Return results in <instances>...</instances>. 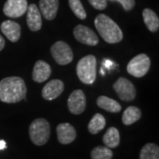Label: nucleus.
I'll return each instance as SVG.
<instances>
[{"label":"nucleus","mask_w":159,"mask_h":159,"mask_svg":"<svg viewBox=\"0 0 159 159\" xmlns=\"http://www.w3.org/2000/svg\"><path fill=\"white\" fill-rule=\"evenodd\" d=\"M27 87L20 77L11 76L0 81V100L7 103H15L26 97Z\"/></svg>","instance_id":"obj_1"},{"label":"nucleus","mask_w":159,"mask_h":159,"mask_svg":"<svg viewBox=\"0 0 159 159\" xmlns=\"http://www.w3.org/2000/svg\"><path fill=\"white\" fill-rule=\"evenodd\" d=\"M95 26L102 39L108 43H117L123 39V33L119 25L105 14L97 15Z\"/></svg>","instance_id":"obj_2"},{"label":"nucleus","mask_w":159,"mask_h":159,"mask_svg":"<svg viewBox=\"0 0 159 159\" xmlns=\"http://www.w3.org/2000/svg\"><path fill=\"white\" fill-rule=\"evenodd\" d=\"M77 75L85 84H93L97 78V58L93 55L82 57L77 64Z\"/></svg>","instance_id":"obj_3"},{"label":"nucleus","mask_w":159,"mask_h":159,"mask_svg":"<svg viewBox=\"0 0 159 159\" xmlns=\"http://www.w3.org/2000/svg\"><path fill=\"white\" fill-rule=\"evenodd\" d=\"M51 127L49 122L44 119H36L29 126V136L34 144L44 145L50 139Z\"/></svg>","instance_id":"obj_4"},{"label":"nucleus","mask_w":159,"mask_h":159,"mask_svg":"<svg viewBox=\"0 0 159 159\" xmlns=\"http://www.w3.org/2000/svg\"><path fill=\"white\" fill-rule=\"evenodd\" d=\"M150 67V59L146 54H139L134 57H133L130 60V62L128 63L126 70L128 72V74L137 77V78H141L143 77L145 74L149 70Z\"/></svg>","instance_id":"obj_5"},{"label":"nucleus","mask_w":159,"mask_h":159,"mask_svg":"<svg viewBox=\"0 0 159 159\" xmlns=\"http://www.w3.org/2000/svg\"><path fill=\"white\" fill-rule=\"evenodd\" d=\"M51 55L58 65L65 66L72 62L74 54L71 47L63 41H58L51 46Z\"/></svg>","instance_id":"obj_6"},{"label":"nucleus","mask_w":159,"mask_h":159,"mask_svg":"<svg viewBox=\"0 0 159 159\" xmlns=\"http://www.w3.org/2000/svg\"><path fill=\"white\" fill-rule=\"evenodd\" d=\"M114 90L123 101H132L135 98L136 90L130 80L124 77L119 78L113 85Z\"/></svg>","instance_id":"obj_7"},{"label":"nucleus","mask_w":159,"mask_h":159,"mask_svg":"<svg viewBox=\"0 0 159 159\" xmlns=\"http://www.w3.org/2000/svg\"><path fill=\"white\" fill-rule=\"evenodd\" d=\"M74 34L75 39L86 45L95 46L98 43L97 34L92 29L83 25L76 26L74 28Z\"/></svg>","instance_id":"obj_8"},{"label":"nucleus","mask_w":159,"mask_h":159,"mask_svg":"<svg viewBox=\"0 0 159 159\" xmlns=\"http://www.w3.org/2000/svg\"><path fill=\"white\" fill-rule=\"evenodd\" d=\"M28 6L27 0H7L3 11L7 17L19 18L27 11Z\"/></svg>","instance_id":"obj_9"},{"label":"nucleus","mask_w":159,"mask_h":159,"mask_svg":"<svg viewBox=\"0 0 159 159\" xmlns=\"http://www.w3.org/2000/svg\"><path fill=\"white\" fill-rule=\"evenodd\" d=\"M69 111L73 114H81L86 108V97L83 91L80 89L74 90L68 98L67 102Z\"/></svg>","instance_id":"obj_10"},{"label":"nucleus","mask_w":159,"mask_h":159,"mask_svg":"<svg viewBox=\"0 0 159 159\" xmlns=\"http://www.w3.org/2000/svg\"><path fill=\"white\" fill-rule=\"evenodd\" d=\"M64 90V83L60 80H52L46 84L43 90L42 96L46 100H54L62 94Z\"/></svg>","instance_id":"obj_11"},{"label":"nucleus","mask_w":159,"mask_h":159,"mask_svg":"<svg viewBox=\"0 0 159 159\" xmlns=\"http://www.w3.org/2000/svg\"><path fill=\"white\" fill-rule=\"evenodd\" d=\"M57 140L61 144H69L76 139V130L69 123H61L57 126Z\"/></svg>","instance_id":"obj_12"},{"label":"nucleus","mask_w":159,"mask_h":159,"mask_svg":"<svg viewBox=\"0 0 159 159\" xmlns=\"http://www.w3.org/2000/svg\"><path fill=\"white\" fill-rule=\"evenodd\" d=\"M27 23L31 31L36 32L42 28V16L36 5L31 4L27 9Z\"/></svg>","instance_id":"obj_13"},{"label":"nucleus","mask_w":159,"mask_h":159,"mask_svg":"<svg viewBox=\"0 0 159 159\" xmlns=\"http://www.w3.org/2000/svg\"><path fill=\"white\" fill-rule=\"evenodd\" d=\"M1 31L7 37V39L12 43H16L19 41L21 34L20 26L15 21L6 20L1 24Z\"/></svg>","instance_id":"obj_14"},{"label":"nucleus","mask_w":159,"mask_h":159,"mask_svg":"<svg viewBox=\"0 0 159 159\" xmlns=\"http://www.w3.org/2000/svg\"><path fill=\"white\" fill-rule=\"evenodd\" d=\"M51 74V68L50 65L43 60H38L34 64L32 78L34 81L42 83L50 78Z\"/></svg>","instance_id":"obj_15"},{"label":"nucleus","mask_w":159,"mask_h":159,"mask_svg":"<svg viewBox=\"0 0 159 159\" xmlns=\"http://www.w3.org/2000/svg\"><path fill=\"white\" fill-rule=\"evenodd\" d=\"M40 12L48 20H52L57 15L58 0H40Z\"/></svg>","instance_id":"obj_16"},{"label":"nucleus","mask_w":159,"mask_h":159,"mask_svg":"<svg viewBox=\"0 0 159 159\" xmlns=\"http://www.w3.org/2000/svg\"><path fill=\"white\" fill-rule=\"evenodd\" d=\"M102 142L105 147L109 148H117L120 142V135L119 130L116 127H110L102 137Z\"/></svg>","instance_id":"obj_17"},{"label":"nucleus","mask_w":159,"mask_h":159,"mask_svg":"<svg viewBox=\"0 0 159 159\" xmlns=\"http://www.w3.org/2000/svg\"><path fill=\"white\" fill-rule=\"evenodd\" d=\"M143 20L147 29L151 32H157L159 29V19L156 12L151 9L146 8L142 12Z\"/></svg>","instance_id":"obj_18"},{"label":"nucleus","mask_w":159,"mask_h":159,"mask_svg":"<svg viewBox=\"0 0 159 159\" xmlns=\"http://www.w3.org/2000/svg\"><path fill=\"white\" fill-rule=\"evenodd\" d=\"M97 103L100 108L103 109L109 112H119L121 111V105L119 102L110 97H104V96L98 97Z\"/></svg>","instance_id":"obj_19"},{"label":"nucleus","mask_w":159,"mask_h":159,"mask_svg":"<svg viewBox=\"0 0 159 159\" xmlns=\"http://www.w3.org/2000/svg\"><path fill=\"white\" fill-rule=\"evenodd\" d=\"M142 117L141 110L135 106H129L125 109L122 115V122L125 125H130L138 121Z\"/></svg>","instance_id":"obj_20"},{"label":"nucleus","mask_w":159,"mask_h":159,"mask_svg":"<svg viewBox=\"0 0 159 159\" xmlns=\"http://www.w3.org/2000/svg\"><path fill=\"white\" fill-rule=\"evenodd\" d=\"M105 125H106V121H105L104 117L102 114L97 113L93 116V118L89 121L88 128H89V131L90 134H97L104 128Z\"/></svg>","instance_id":"obj_21"},{"label":"nucleus","mask_w":159,"mask_h":159,"mask_svg":"<svg viewBox=\"0 0 159 159\" xmlns=\"http://www.w3.org/2000/svg\"><path fill=\"white\" fill-rule=\"evenodd\" d=\"M140 159H159V148L155 143H147L140 153Z\"/></svg>","instance_id":"obj_22"},{"label":"nucleus","mask_w":159,"mask_h":159,"mask_svg":"<svg viewBox=\"0 0 159 159\" xmlns=\"http://www.w3.org/2000/svg\"><path fill=\"white\" fill-rule=\"evenodd\" d=\"M112 157L113 153L111 150V148L104 146H97L91 151L92 159H111Z\"/></svg>","instance_id":"obj_23"},{"label":"nucleus","mask_w":159,"mask_h":159,"mask_svg":"<svg viewBox=\"0 0 159 159\" xmlns=\"http://www.w3.org/2000/svg\"><path fill=\"white\" fill-rule=\"evenodd\" d=\"M69 6L71 10L74 11V13L80 20H85L87 18L85 9L82 6V3L80 0H69Z\"/></svg>","instance_id":"obj_24"},{"label":"nucleus","mask_w":159,"mask_h":159,"mask_svg":"<svg viewBox=\"0 0 159 159\" xmlns=\"http://www.w3.org/2000/svg\"><path fill=\"white\" fill-rule=\"evenodd\" d=\"M111 2H119L121 4L125 11H131L135 6V0H108Z\"/></svg>","instance_id":"obj_25"},{"label":"nucleus","mask_w":159,"mask_h":159,"mask_svg":"<svg viewBox=\"0 0 159 159\" xmlns=\"http://www.w3.org/2000/svg\"><path fill=\"white\" fill-rule=\"evenodd\" d=\"M89 2L97 10H104L107 6V0H89Z\"/></svg>","instance_id":"obj_26"},{"label":"nucleus","mask_w":159,"mask_h":159,"mask_svg":"<svg viewBox=\"0 0 159 159\" xmlns=\"http://www.w3.org/2000/svg\"><path fill=\"white\" fill-rule=\"evenodd\" d=\"M114 66V64L111 60H109V59H104L103 60V62H102V67H104V68L106 69H111L112 68V66Z\"/></svg>","instance_id":"obj_27"},{"label":"nucleus","mask_w":159,"mask_h":159,"mask_svg":"<svg viewBox=\"0 0 159 159\" xmlns=\"http://www.w3.org/2000/svg\"><path fill=\"white\" fill-rule=\"evenodd\" d=\"M5 44H6V43H5V39H4V38H3V36L0 34V51L4 49Z\"/></svg>","instance_id":"obj_28"},{"label":"nucleus","mask_w":159,"mask_h":159,"mask_svg":"<svg viewBox=\"0 0 159 159\" xmlns=\"http://www.w3.org/2000/svg\"><path fill=\"white\" fill-rule=\"evenodd\" d=\"M6 148V142L4 140H0V150Z\"/></svg>","instance_id":"obj_29"}]
</instances>
